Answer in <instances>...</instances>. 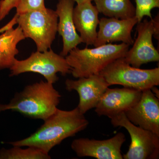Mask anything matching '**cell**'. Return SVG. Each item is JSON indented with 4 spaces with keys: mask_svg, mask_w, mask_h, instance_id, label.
I'll list each match as a JSON object with an SVG mask.
<instances>
[{
    "mask_svg": "<svg viewBox=\"0 0 159 159\" xmlns=\"http://www.w3.org/2000/svg\"><path fill=\"white\" fill-rule=\"evenodd\" d=\"M89 122L77 107L70 111L56 109L30 136L8 142L12 146L31 147L49 154L65 139L84 130Z\"/></svg>",
    "mask_w": 159,
    "mask_h": 159,
    "instance_id": "1",
    "label": "cell"
},
{
    "mask_svg": "<svg viewBox=\"0 0 159 159\" xmlns=\"http://www.w3.org/2000/svg\"><path fill=\"white\" fill-rule=\"evenodd\" d=\"M61 97L53 84L41 80L26 86L9 103L0 104V113L10 110L44 121L56 110Z\"/></svg>",
    "mask_w": 159,
    "mask_h": 159,
    "instance_id": "2",
    "label": "cell"
},
{
    "mask_svg": "<svg viewBox=\"0 0 159 159\" xmlns=\"http://www.w3.org/2000/svg\"><path fill=\"white\" fill-rule=\"evenodd\" d=\"M126 44H106L93 48L76 47L66 56L75 78L98 74L115 60L124 57L129 48Z\"/></svg>",
    "mask_w": 159,
    "mask_h": 159,
    "instance_id": "3",
    "label": "cell"
},
{
    "mask_svg": "<svg viewBox=\"0 0 159 159\" xmlns=\"http://www.w3.org/2000/svg\"><path fill=\"white\" fill-rule=\"evenodd\" d=\"M18 15L17 24L26 39L35 43L37 51L51 49L57 33L58 16L55 10L46 8Z\"/></svg>",
    "mask_w": 159,
    "mask_h": 159,
    "instance_id": "4",
    "label": "cell"
},
{
    "mask_svg": "<svg viewBox=\"0 0 159 159\" xmlns=\"http://www.w3.org/2000/svg\"><path fill=\"white\" fill-rule=\"evenodd\" d=\"M99 74L110 86L117 84L142 91L159 85V67L137 68L129 64L123 57L114 60Z\"/></svg>",
    "mask_w": 159,
    "mask_h": 159,
    "instance_id": "5",
    "label": "cell"
},
{
    "mask_svg": "<svg viewBox=\"0 0 159 159\" xmlns=\"http://www.w3.org/2000/svg\"><path fill=\"white\" fill-rule=\"evenodd\" d=\"M10 77L25 73H37L44 77L47 82L54 84L58 81L57 73L62 76L71 74V68L65 57L56 54L51 49L31 53L28 58L22 60L16 59L9 69Z\"/></svg>",
    "mask_w": 159,
    "mask_h": 159,
    "instance_id": "6",
    "label": "cell"
},
{
    "mask_svg": "<svg viewBox=\"0 0 159 159\" xmlns=\"http://www.w3.org/2000/svg\"><path fill=\"white\" fill-rule=\"evenodd\" d=\"M114 127H124L129 134L131 144L124 159H157L159 157V136L134 125L124 112L110 117Z\"/></svg>",
    "mask_w": 159,
    "mask_h": 159,
    "instance_id": "7",
    "label": "cell"
},
{
    "mask_svg": "<svg viewBox=\"0 0 159 159\" xmlns=\"http://www.w3.org/2000/svg\"><path fill=\"white\" fill-rule=\"evenodd\" d=\"M136 30L138 35L133 47L123 57L125 61L137 68L148 63L158 62L159 51L152 42L154 30L151 19H145L138 23Z\"/></svg>",
    "mask_w": 159,
    "mask_h": 159,
    "instance_id": "8",
    "label": "cell"
},
{
    "mask_svg": "<svg viewBox=\"0 0 159 159\" xmlns=\"http://www.w3.org/2000/svg\"><path fill=\"white\" fill-rule=\"evenodd\" d=\"M126 141L125 134L118 133L112 138L98 140L88 138L75 139L72 150L80 157H92L98 159H122L121 148Z\"/></svg>",
    "mask_w": 159,
    "mask_h": 159,
    "instance_id": "9",
    "label": "cell"
},
{
    "mask_svg": "<svg viewBox=\"0 0 159 159\" xmlns=\"http://www.w3.org/2000/svg\"><path fill=\"white\" fill-rule=\"evenodd\" d=\"M65 85L67 90L76 91L78 93L79 102L77 107L83 114L95 108L102 95L110 86L100 74L80 77L76 80L67 79Z\"/></svg>",
    "mask_w": 159,
    "mask_h": 159,
    "instance_id": "10",
    "label": "cell"
},
{
    "mask_svg": "<svg viewBox=\"0 0 159 159\" xmlns=\"http://www.w3.org/2000/svg\"><path fill=\"white\" fill-rule=\"evenodd\" d=\"M124 113L134 125L159 136V99L151 89L142 91L139 101Z\"/></svg>",
    "mask_w": 159,
    "mask_h": 159,
    "instance_id": "11",
    "label": "cell"
},
{
    "mask_svg": "<svg viewBox=\"0 0 159 159\" xmlns=\"http://www.w3.org/2000/svg\"><path fill=\"white\" fill-rule=\"evenodd\" d=\"M142 91L135 89H107L95 107L96 113L99 116L110 117L125 112L139 101Z\"/></svg>",
    "mask_w": 159,
    "mask_h": 159,
    "instance_id": "12",
    "label": "cell"
},
{
    "mask_svg": "<svg viewBox=\"0 0 159 159\" xmlns=\"http://www.w3.org/2000/svg\"><path fill=\"white\" fill-rule=\"evenodd\" d=\"M138 23L135 16L126 19L101 18L99 19V29L94 47L118 42L132 45L134 40L132 37V31Z\"/></svg>",
    "mask_w": 159,
    "mask_h": 159,
    "instance_id": "13",
    "label": "cell"
},
{
    "mask_svg": "<svg viewBox=\"0 0 159 159\" xmlns=\"http://www.w3.org/2000/svg\"><path fill=\"white\" fill-rule=\"evenodd\" d=\"M75 3L74 0H58L55 10L59 19L57 31L62 37L63 41L62 51L60 54L64 57L71 50L83 43L73 19Z\"/></svg>",
    "mask_w": 159,
    "mask_h": 159,
    "instance_id": "14",
    "label": "cell"
},
{
    "mask_svg": "<svg viewBox=\"0 0 159 159\" xmlns=\"http://www.w3.org/2000/svg\"><path fill=\"white\" fill-rule=\"evenodd\" d=\"M99 13L91 1L77 4L74 8L73 19L75 28L82 43L87 46L93 45L97 39Z\"/></svg>",
    "mask_w": 159,
    "mask_h": 159,
    "instance_id": "15",
    "label": "cell"
},
{
    "mask_svg": "<svg viewBox=\"0 0 159 159\" xmlns=\"http://www.w3.org/2000/svg\"><path fill=\"white\" fill-rule=\"evenodd\" d=\"M25 39L19 26L0 34V70L10 69L13 66L16 56L19 53L17 45Z\"/></svg>",
    "mask_w": 159,
    "mask_h": 159,
    "instance_id": "16",
    "label": "cell"
},
{
    "mask_svg": "<svg viewBox=\"0 0 159 159\" xmlns=\"http://www.w3.org/2000/svg\"><path fill=\"white\" fill-rule=\"evenodd\" d=\"M99 13L108 17L126 19L135 16V7L130 0H92Z\"/></svg>",
    "mask_w": 159,
    "mask_h": 159,
    "instance_id": "17",
    "label": "cell"
},
{
    "mask_svg": "<svg viewBox=\"0 0 159 159\" xmlns=\"http://www.w3.org/2000/svg\"><path fill=\"white\" fill-rule=\"evenodd\" d=\"M12 148L0 149V159H50L49 154L45 153L38 148L12 146Z\"/></svg>",
    "mask_w": 159,
    "mask_h": 159,
    "instance_id": "18",
    "label": "cell"
},
{
    "mask_svg": "<svg viewBox=\"0 0 159 159\" xmlns=\"http://www.w3.org/2000/svg\"><path fill=\"white\" fill-rule=\"evenodd\" d=\"M135 17L138 23L145 16L152 18L151 11L154 8H159V0H135Z\"/></svg>",
    "mask_w": 159,
    "mask_h": 159,
    "instance_id": "19",
    "label": "cell"
},
{
    "mask_svg": "<svg viewBox=\"0 0 159 159\" xmlns=\"http://www.w3.org/2000/svg\"><path fill=\"white\" fill-rule=\"evenodd\" d=\"M46 8L45 0H19L16 7V13L18 14H21Z\"/></svg>",
    "mask_w": 159,
    "mask_h": 159,
    "instance_id": "20",
    "label": "cell"
},
{
    "mask_svg": "<svg viewBox=\"0 0 159 159\" xmlns=\"http://www.w3.org/2000/svg\"><path fill=\"white\" fill-rule=\"evenodd\" d=\"M19 0H0V21L3 20L14 8H16Z\"/></svg>",
    "mask_w": 159,
    "mask_h": 159,
    "instance_id": "21",
    "label": "cell"
},
{
    "mask_svg": "<svg viewBox=\"0 0 159 159\" xmlns=\"http://www.w3.org/2000/svg\"><path fill=\"white\" fill-rule=\"evenodd\" d=\"M154 30L153 37L159 41V15H157L154 18L151 19Z\"/></svg>",
    "mask_w": 159,
    "mask_h": 159,
    "instance_id": "22",
    "label": "cell"
},
{
    "mask_svg": "<svg viewBox=\"0 0 159 159\" xmlns=\"http://www.w3.org/2000/svg\"><path fill=\"white\" fill-rule=\"evenodd\" d=\"M17 17L18 14L17 13H16L14 16L11 19L10 21H9L5 25L3 26L2 28H0V34L10 28H13L15 25H17Z\"/></svg>",
    "mask_w": 159,
    "mask_h": 159,
    "instance_id": "23",
    "label": "cell"
},
{
    "mask_svg": "<svg viewBox=\"0 0 159 159\" xmlns=\"http://www.w3.org/2000/svg\"><path fill=\"white\" fill-rule=\"evenodd\" d=\"M151 90L152 91L153 93L154 94L157 98H159V91L158 89L156 87V86H154L151 89Z\"/></svg>",
    "mask_w": 159,
    "mask_h": 159,
    "instance_id": "24",
    "label": "cell"
},
{
    "mask_svg": "<svg viewBox=\"0 0 159 159\" xmlns=\"http://www.w3.org/2000/svg\"><path fill=\"white\" fill-rule=\"evenodd\" d=\"M75 2L77 3V4H80L81 3L85 2H88V1H91L92 2V0H74Z\"/></svg>",
    "mask_w": 159,
    "mask_h": 159,
    "instance_id": "25",
    "label": "cell"
}]
</instances>
